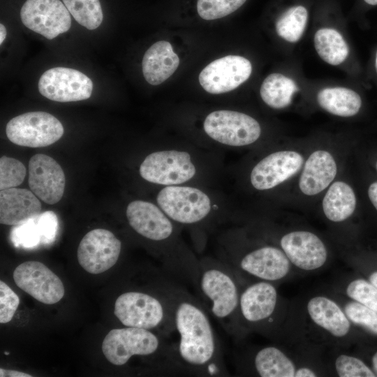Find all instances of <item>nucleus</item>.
I'll use <instances>...</instances> for the list:
<instances>
[{
	"instance_id": "obj_40",
	"label": "nucleus",
	"mask_w": 377,
	"mask_h": 377,
	"mask_svg": "<svg viewBox=\"0 0 377 377\" xmlns=\"http://www.w3.org/2000/svg\"><path fill=\"white\" fill-rule=\"evenodd\" d=\"M369 198L377 210V182H373L368 189Z\"/></svg>"
},
{
	"instance_id": "obj_33",
	"label": "nucleus",
	"mask_w": 377,
	"mask_h": 377,
	"mask_svg": "<svg viewBox=\"0 0 377 377\" xmlns=\"http://www.w3.org/2000/svg\"><path fill=\"white\" fill-rule=\"evenodd\" d=\"M24 165L14 158L2 156L0 158V189L20 185L26 176Z\"/></svg>"
},
{
	"instance_id": "obj_27",
	"label": "nucleus",
	"mask_w": 377,
	"mask_h": 377,
	"mask_svg": "<svg viewBox=\"0 0 377 377\" xmlns=\"http://www.w3.org/2000/svg\"><path fill=\"white\" fill-rule=\"evenodd\" d=\"M313 45L318 56L327 64H342L349 54L348 46L342 35L332 28H321L313 36Z\"/></svg>"
},
{
	"instance_id": "obj_45",
	"label": "nucleus",
	"mask_w": 377,
	"mask_h": 377,
	"mask_svg": "<svg viewBox=\"0 0 377 377\" xmlns=\"http://www.w3.org/2000/svg\"><path fill=\"white\" fill-rule=\"evenodd\" d=\"M367 3L372 6L377 5V0H364Z\"/></svg>"
},
{
	"instance_id": "obj_4",
	"label": "nucleus",
	"mask_w": 377,
	"mask_h": 377,
	"mask_svg": "<svg viewBox=\"0 0 377 377\" xmlns=\"http://www.w3.org/2000/svg\"><path fill=\"white\" fill-rule=\"evenodd\" d=\"M102 351L112 364L122 366L134 356L148 357L160 352L176 353L175 343L163 341L149 330L125 327L110 330L102 343Z\"/></svg>"
},
{
	"instance_id": "obj_13",
	"label": "nucleus",
	"mask_w": 377,
	"mask_h": 377,
	"mask_svg": "<svg viewBox=\"0 0 377 377\" xmlns=\"http://www.w3.org/2000/svg\"><path fill=\"white\" fill-rule=\"evenodd\" d=\"M252 72L249 59L239 55H228L209 64L200 73L199 82L208 93L219 94L237 88Z\"/></svg>"
},
{
	"instance_id": "obj_6",
	"label": "nucleus",
	"mask_w": 377,
	"mask_h": 377,
	"mask_svg": "<svg viewBox=\"0 0 377 377\" xmlns=\"http://www.w3.org/2000/svg\"><path fill=\"white\" fill-rule=\"evenodd\" d=\"M203 128L213 140L234 147L252 144L261 134L260 126L254 118L226 110L209 114L204 121Z\"/></svg>"
},
{
	"instance_id": "obj_22",
	"label": "nucleus",
	"mask_w": 377,
	"mask_h": 377,
	"mask_svg": "<svg viewBox=\"0 0 377 377\" xmlns=\"http://www.w3.org/2000/svg\"><path fill=\"white\" fill-rule=\"evenodd\" d=\"M179 59L171 44L165 40L154 43L145 52L142 62V73L151 85H158L168 79L177 70Z\"/></svg>"
},
{
	"instance_id": "obj_14",
	"label": "nucleus",
	"mask_w": 377,
	"mask_h": 377,
	"mask_svg": "<svg viewBox=\"0 0 377 377\" xmlns=\"http://www.w3.org/2000/svg\"><path fill=\"white\" fill-rule=\"evenodd\" d=\"M290 263L283 250L265 246L242 255L228 265L235 273L242 272L260 281L272 282L281 280L288 274Z\"/></svg>"
},
{
	"instance_id": "obj_9",
	"label": "nucleus",
	"mask_w": 377,
	"mask_h": 377,
	"mask_svg": "<svg viewBox=\"0 0 377 377\" xmlns=\"http://www.w3.org/2000/svg\"><path fill=\"white\" fill-rule=\"evenodd\" d=\"M38 87L42 96L61 103L87 99L93 91V82L88 76L65 67L47 70L40 76Z\"/></svg>"
},
{
	"instance_id": "obj_37",
	"label": "nucleus",
	"mask_w": 377,
	"mask_h": 377,
	"mask_svg": "<svg viewBox=\"0 0 377 377\" xmlns=\"http://www.w3.org/2000/svg\"><path fill=\"white\" fill-rule=\"evenodd\" d=\"M17 295L3 281H0V323L10 322L19 306Z\"/></svg>"
},
{
	"instance_id": "obj_44",
	"label": "nucleus",
	"mask_w": 377,
	"mask_h": 377,
	"mask_svg": "<svg viewBox=\"0 0 377 377\" xmlns=\"http://www.w3.org/2000/svg\"><path fill=\"white\" fill-rule=\"evenodd\" d=\"M372 365L374 370V374L376 376H377V352L372 357Z\"/></svg>"
},
{
	"instance_id": "obj_8",
	"label": "nucleus",
	"mask_w": 377,
	"mask_h": 377,
	"mask_svg": "<svg viewBox=\"0 0 377 377\" xmlns=\"http://www.w3.org/2000/svg\"><path fill=\"white\" fill-rule=\"evenodd\" d=\"M140 176L147 182L172 186L190 180L195 175L191 155L177 150L159 151L146 156L140 166Z\"/></svg>"
},
{
	"instance_id": "obj_17",
	"label": "nucleus",
	"mask_w": 377,
	"mask_h": 377,
	"mask_svg": "<svg viewBox=\"0 0 377 377\" xmlns=\"http://www.w3.org/2000/svg\"><path fill=\"white\" fill-rule=\"evenodd\" d=\"M304 158L295 151H279L272 153L253 168L250 180L257 190H267L288 179L298 172Z\"/></svg>"
},
{
	"instance_id": "obj_31",
	"label": "nucleus",
	"mask_w": 377,
	"mask_h": 377,
	"mask_svg": "<svg viewBox=\"0 0 377 377\" xmlns=\"http://www.w3.org/2000/svg\"><path fill=\"white\" fill-rule=\"evenodd\" d=\"M246 0H198L197 11L205 20L223 17L237 10Z\"/></svg>"
},
{
	"instance_id": "obj_28",
	"label": "nucleus",
	"mask_w": 377,
	"mask_h": 377,
	"mask_svg": "<svg viewBox=\"0 0 377 377\" xmlns=\"http://www.w3.org/2000/svg\"><path fill=\"white\" fill-rule=\"evenodd\" d=\"M298 88L290 77L281 73H272L263 80L260 94L263 101L269 107L281 109L292 102L293 94Z\"/></svg>"
},
{
	"instance_id": "obj_26",
	"label": "nucleus",
	"mask_w": 377,
	"mask_h": 377,
	"mask_svg": "<svg viewBox=\"0 0 377 377\" xmlns=\"http://www.w3.org/2000/svg\"><path fill=\"white\" fill-rule=\"evenodd\" d=\"M253 366L259 376H295V367L293 362L275 346H266L258 350L253 358Z\"/></svg>"
},
{
	"instance_id": "obj_24",
	"label": "nucleus",
	"mask_w": 377,
	"mask_h": 377,
	"mask_svg": "<svg viewBox=\"0 0 377 377\" xmlns=\"http://www.w3.org/2000/svg\"><path fill=\"white\" fill-rule=\"evenodd\" d=\"M317 101L329 113L343 117L357 114L362 106L360 96L354 90L342 87L322 89L317 94Z\"/></svg>"
},
{
	"instance_id": "obj_47",
	"label": "nucleus",
	"mask_w": 377,
	"mask_h": 377,
	"mask_svg": "<svg viewBox=\"0 0 377 377\" xmlns=\"http://www.w3.org/2000/svg\"><path fill=\"white\" fill-rule=\"evenodd\" d=\"M376 170H377V163H376Z\"/></svg>"
},
{
	"instance_id": "obj_43",
	"label": "nucleus",
	"mask_w": 377,
	"mask_h": 377,
	"mask_svg": "<svg viewBox=\"0 0 377 377\" xmlns=\"http://www.w3.org/2000/svg\"><path fill=\"white\" fill-rule=\"evenodd\" d=\"M369 281L377 287V271L373 272L369 276Z\"/></svg>"
},
{
	"instance_id": "obj_1",
	"label": "nucleus",
	"mask_w": 377,
	"mask_h": 377,
	"mask_svg": "<svg viewBox=\"0 0 377 377\" xmlns=\"http://www.w3.org/2000/svg\"><path fill=\"white\" fill-rule=\"evenodd\" d=\"M177 360L183 374L198 376H227L220 342L207 310L186 290L172 286Z\"/></svg>"
},
{
	"instance_id": "obj_12",
	"label": "nucleus",
	"mask_w": 377,
	"mask_h": 377,
	"mask_svg": "<svg viewBox=\"0 0 377 377\" xmlns=\"http://www.w3.org/2000/svg\"><path fill=\"white\" fill-rule=\"evenodd\" d=\"M15 284L34 299L46 304L59 302L64 295L61 279L43 263L27 261L13 272Z\"/></svg>"
},
{
	"instance_id": "obj_18",
	"label": "nucleus",
	"mask_w": 377,
	"mask_h": 377,
	"mask_svg": "<svg viewBox=\"0 0 377 377\" xmlns=\"http://www.w3.org/2000/svg\"><path fill=\"white\" fill-rule=\"evenodd\" d=\"M126 215L130 226L146 239L165 242L173 236L172 223L163 211L153 203L132 201L127 206Z\"/></svg>"
},
{
	"instance_id": "obj_2",
	"label": "nucleus",
	"mask_w": 377,
	"mask_h": 377,
	"mask_svg": "<svg viewBox=\"0 0 377 377\" xmlns=\"http://www.w3.org/2000/svg\"><path fill=\"white\" fill-rule=\"evenodd\" d=\"M196 290L202 304L224 330L239 338L244 330L239 299L241 290L235 272L226 264L202 260Z\"/></svg>"
},
{
	"instance_id": "obj_42",
	"label": "nucleus",
	"mask_w": 377,
	"mask_h": 377,
	"mask_svg": "<svg viewBox=\"0 0 377 377\" xmlns=\"http://www.w3.org/2000/svg\"><path fill=\"white\" fill-rule=\"evenodd\" d=\"M7 31L3 24H0V44L1 45L6 37Z\"/></svg>"
},
{
	"instance_id": "obj_25",
	"label": "nucleus",
	"mask_w": 377,
	"mask_h": 377,
	"mask_svg": "<svg viewBox=\"0 0 377 377\" xmlns=\"http://www.w3.org/2000/svg\"><path fill=\"white\" fill-rule=\"evenodd\" d=\"M356 207V197L353 188L346 182L333 183L323 200L325 216L334 222H341L350 217Z\"/></svg>"
},
{
	"instance_id": "obj_39",
	"label": "nucleus",
	"mask_w": 377,
	"mask_h": 377,
	"mask_svg": "<svg viewBox=\"0 0 377 377\" xmlns=\"http://www.w3.org/2000/svg\"><path fill=\"white\" fill-rule=\"evenodd\" d=\"M0 376L1 377H31V374L24 373L22 371L16 370H10L5 369L3 368L0 369Z\"/></svg>"
},
{
	"instance_id": "obj_21",
	"label": "nucleus",
	"mask_w": 377,
	"mask_h": 377,
	"mask_svg": "<svg viewBox=\"0 0 377 377\" xmlns=\"http://www.w3.org/2000/svg\"><path fill=\"white\" fill-rule=\"evenodd\" d=\"M337 171L336 162L330 153L315 151L306 160L300 177L301 191L307 195L320 193L334 180Z\"/></svg>"
},
{
	"instance_id": "obj_19",
	"label": "nucleus",
	"mask_w": 377,
	"mask_h": 377,
	"mask_svg": "<svg viewBox=\"0 0 377 377\" xmlns=\"http://www.w3.org/2000/svg\"><path fill=\"white\" fill-rule=\"evenodd\" d=\"M280 244L290 263L304 270L317 269L327 258L324 243L316 235L309 231L287 233L281 237Z\"/></svg>"
},
{
	"instance_id": "obj_32",
	"label": "nucleus",
	"mask_w": 377,
	"mask_h": 377,
	"mask_svg": "<svg viewBox=\"0 0 377 377\" xmlns=\"http://www.w3.org/2000/svg\"><path fill=\"white\" fill-rule=\"evenodd\" d=\"M36 217L12 228L10 238L15 247L32 249L42 244V236Z\"/></svg>"
},
{
	"instance_id": "obj_34",
	"label": "nucleus",
	"mask_w": 377,
	"mask_h": 377,
	"mask_svg": "<svg viewBox=\"0 0 377 377\" xmlns=\"http://www.w3.org/2000/svg\"><path fill=\"white\" fill-rule=\"evenodd\" d=\"M347 295L355 300L377 311V287L364 279L352 281L346 288Z\"/></svg>"
},
{
	"instance_id": "obj_36",
	"label": "nucleus",
	"mask_w": 377,
	"mask_h": 377,
	"mask_svg": "<svg viewBox=\"0 0 377 377\" xmlns=\"http://www.w3.org/2000/svg\"><path fill=\"white\" fill-rule=\"evenodd\" d=\"M337 373L340 377H374L375 374L360 359L340 355L335 360Z\"/></svg>"
},
{
	"instance_id": "obj_29",
	"label": "nucleus",
	"mask_w": 377,
	"mask_h": 377,
	"mask_svg": "<svg viewBox=\"0 0 377 377\" xmlns=\"http://www.w3.org/2000/svg\"><path fill=\"white\" fill-rule=\"evenodd\" d=\"M308 20V11L302 6H295L285 10L276 20L275 29L279 37L289 43L302 38Z\"/></svg>"
},
{
	"instance_id": "obj_46",
	"label": "nucleus",
	"mask_w": 377,
	"mask_h": 377,
	"mask_svg": "<svg viewBox=\"0 0 377 377\" xmlns=\"http://www.w3.org/2000/svg\"><path fill=\"white\" fill-rule=\"evenodd\" d=\"M375 68L377 72V51H376V57H375Z\"/></svg>"
},
{
	"instance_id": "obj_3",
	"label": "nucleus",
	"mask_w": 377,
	"mask_h": 377,
	"mask_svg": "<svg viewBox=\"0 0 377 377\" xmlns=\"http://www.w3.org/2000/svg\"><path fill=\"white\" fill-rule=\"evenodd\" d=\"M172 283L161 297L138 290L121 294L114 302L115 316L124 327L149 330L162 327L171 335L175 332Z\"/></svg>"
},
{
	"instance_id": "obj_30",
	"label": "nucleus",
	"mask_w": 377,
	"mask_h": 377,
	"mask_svg": "<svg viewBox=\"0 0 377 377\" xmlns=\"http://www.w3.org/2000/svg\"><path fill=\"white\" fill-rule=\"evenodd\" d=\"M73 18L89 30L98 28L103 19L99 0H62Z\"/></svg>"
},
{
	"instance_id": "obj_5",
	"label": "nucleus",
	"mask_w": 377,
	"mask_h": 377,
	"mask_svg": "<svg viewBox=\"0 0 377 377\" xmlns=\"http://www.w3.org/2000/svg\"><path fill=\"white\" fill-rule=\"evenodd\" d=\"M60 121L52 114L35 111L11 119L6 125L8 140L17 145L44 147L58 141L64 134Z\"/></svg>"
},
{
	"instance_id": "obj_41",
	"label": "nucleus",
	"mask_w": 377,
	"mask_h": 377,
	"mask_svg": "<svg viewBox=\"0 0 377 377\" xmlns=\"http://www.w3.org/2000/svg\"><path fill=\"white\" fill-rule=\"evenodd\" d=\"M317 375L316 373L311 369L307 367H302L295 370V377H315Z\"/></svg>"
},
{
	"instance_id": "obj_20",
	"label": "nucleus",
	"mask_w": 377,
	"mask_h": 377,
	"mask_svg": "<svg viewBox=\"0 0 377 377\" xmlns=\"http://www.w3.org/2000/svg\"><path fill=\"white\" fill-rule=\"evenodd\" d=\"M41 213V203L37 196L26 188H10L0 191V222L17 226Z\"/></svg>"
},
{
	"instance_id": "obj_7",
	"label": "nucleus",
	"mask_w": 377,
	"mask_h": 377,
	"mask_svg": "<svg viewBox=\"0 0 377 377\" xmlns=\"http://www.w3.org/2000/svg\"><path fill=\"white\" fill-rule=\"evenodd\" d=\"M163 212L174 221L193 224L202 221L210 212L211 201L201 190L190 186H168L157 195Z\"/></svg>"
},
{
	"instance_id": "obj_35",
	"label": "nucleus",
	"mask_w": 377,
	"mask_h": 377,
	"mask_svg": "<svg viewBox=\"0 0 377 377\" xmlns=\"http://www.w3.org/2000/svg\"><path fill=\"white\" fill-rule=\"evenodd\" d=\"M344 312L352 323L377 334V311L357 302H350L345 305Z\"/></svg>"
},
{
	"instance_id": "obj_11",
	"label": "nucleus",
	"mask_w": 377,
	"mask_h": 377,
	"mask_svg": "<svg viewBox=\"0 0 377 377\" xmlns=\"http://www.w3.org/2000/svg\"><path fill=\"white\" fill-rule=\"evenodd\" d=\"M121 249V241L111 231L94 229L81 239L77 251V260L89 273L101 274L116 264Z\"/></svg>"
},
{
	"instance_id": "obj_10",
	"label": "nucleus",
	"mask_w": 377,
	"mask_h": 377,
	"mask_svg": "<svg viewBox=\"0 0 377 377\" xmlns=\"http://www.w3.org/2000/svg\"><path fill=\"white\" fill-rule=\"evenodd\" d=\"M70 14L59 0H27L20 10L24 25L49 40L69 30Z\"/></svg>"
},
{
	"instance_id": "obj_16",
	"label": "nucleus",
	"mask_w": 377,
	"mask_h": 377,
	"mask_svg": "<svg viewBox=\"0 0 377 377\" xmlns=\"http://www.w3.org/2000/svg\"><path fill=\"white\" fill-rule=\"evenodd\" d=\"M277 303V290L269 281H259L241 290L239 311L244 327L272 323Z\"/></svg>"
},
{
	"instance_id": "obj_15",
	"label": "nucleus",
	"mask_w": 377,
	"mask_h": 377,
	"mask_svg": "<svg viewBox=\"0 0 377 377\" xmlns=\"http://www.w3.org/2000/svg\"><path fill=\"white\" fill-rule=\"evenodd\" d=\"M29 186L44 202L54 205L63 197L65 175L60 165L50 156L37 154L29 162Z\"/></svg>"
},
{
	"instance_id": "obj_38",
	"label": "nucleus",
	"mask_w": 377,
	"mask_h": 377,
	"mask_svg": "<svg viewBox=\"0 0 377 377\" xmlns=\"http://www.w3.org/2000/svg\"><path fill=\"white\" fill-rule=\"evenodd\" d=\"M36 221L42 236V244H51L55 240L59 228L57 215L52 211H46L40 213Z\"/></svg>"
},
{
	"instance_id": "obj_23",
	"label": "nucleus",
	"mask_w": 377,
	"mask_h": 377,
	"mask_svg": "<svg viewBox=\"0 0 377 377\" xmlns=\"http://www.w3.org/2000/svg\"><path fill=\"white\" fill-rule=\"evenodd\" d=\"M307 311L314 323L336 337L348 334L350 323L344 311L331 299L316 296L309 300Z\"/></svg>"
}]
</instances>
